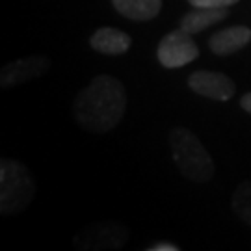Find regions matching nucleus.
I'll use <instances>...</instances> for the list:
<instances>
[{
    "instance_id": "f257e3e1",
    "label": "nucleus",
    "mask_w": 251,
    "mask_h": 251,
    "mask_svg": "<svg viewBox=\"0 0 251 251\" xmlns=\"http://www.w3.org/2000/svg\"><path fill=\"white\" fill-rule=\"evenodd\" d=\"M126 104L125 86L110 75H99L76 95L73 114L82 128L102 134L116 128L125 116Z\"/></svg>"
},
{
    "instance_id": "f03ea898",
    "label": "nucleus",
    "mask_w": 251,
    "mask_h": 251,
    "mask_svg": "<svg viewBox=\"0 0 251 251\" xmlns=\"http://www.w3.org/2000/svg\"><path fill=\"white\" fill-rule=\"evenodd\" d=\"M171 156L180 175L192 182H208L214 177V160L198 136L186 126H175L170 134Z\"/></svg>"
},
{
    "instance_id": "7ed1b4c3",
    "label": "nucleus",
    "mask_w": 251,
    "mask_h": 251,
    "mask_svg": "<svg viewBox=\"0 0 251 251\" xmlns=\"http://www.w3.org/2000/svg\"><path fill=\"white\" fill-rule=\"evenodd\" d=\"M36 182L21 160H0V214L15 216L36 198Z\"/></svg>"
},
{
    "instance_id": "20e7f679",
    "label": "nucleus",
    "mask_w": 251,
    "mask_h": 251,
    "mask_svg": "<svg viewBox=\"0 0 251 251\" xmlns=\"http://www.w3.org/2000/svg\"><path fill=\"white\" fill-rule=\"evenodd\" d=\"M128 229L119 222L104 220L88 225L73 238V246L82 251H106L119 250L126 246Z\"/></svg>"
},
{
    "instance_id": "39448f33",
    "label": "nucleus",
    "mask_w": 251,
    "mask_h": 251,
    "mask_svg": "<svg viewBox=\"0 0 251 251\" xmlns=\"http://www.w3.org/2000/svg\"><path fill=\"white\" fill-rule=\"evenodd\" d=\"M156 58L166 69H179L199 58V47L184 30H171L160 39Z\"/></svg>"
},
{
    "instance_id": "423d86ee",
    "label": "nucleus",
    "mask_w": 251,
    "mask_h": 251,
    "mask_svg": "<svg viewBox=\"0 0 251 251\" xmlns=\"http://www.w3.org/2000/svg\"><path fill=\"white\" fill-rule=\"evenodd\" d=\"M50 69V60L43 54H32L26 58H19L6 63L0 71V86L4 90L15 88L19 84H26L43 76Z\"/></svg>"
},
{
    "instance_id": "0eeeda50",
    "label": "nucleus",
    "mask_w": 251,
    "mask_h": 251,
    "mask_svg": "<svg viewBox=\"0 0 251 251\" xmlns=\"http://www.w3.org/2000/svg\"><path fill=\"white\" fill-rule=\"evenodd\" d=\"M188 88L205 99L229 100L236 93V86L225 73L218 71H194L188 76Z\"/></svg>"
},
{
    "instance_id": "6e6552de",
    "label": "nucleus",
    "mask_w": 251,
    "mask_h": 251,
    "mask_svg": "<svg viewBox=\"0 0 251 251\" xmlns=\"http://www.w3.org/2000/svg\"><path fill=\"white\" fill-rule=\"evenodd\" d=\"M251 43V28L244 25L224 28L220 32H216L208 39V49L216 56H229L238 50H242Z\"/></svg>"
},
{
    "instance_id": "1a4fd4ad",
    "label": "nucleus",
    "mask_w": 251,
    "mask_h": 251,
    "mask_svg": "<svg viewBox=\"0 0 251 251\" xmlns=\"http://www.w3.org/2000/svg\"><path fill=\"white\" fill-rule=\"evenodd\" d=\"M90 45L93 50H97L100 54L119 56V54H125L130 49L132 39L123 30H117V28L112 26H102L99 30H95L90 36Z\"/></svg>"
},
{
    "instance_id": "9d476101",
    "label": "nucleus",
    "mask_w": 251,
    "mask_h": 251,
    "mask_svg": "<svg viewBox=\"0 0 251 251\" xmlns=\"http://www.w3.org/2000/svg\"><path fill=\"white\" fill-rule=\"evenodd\" d=\"M229 15V8H194L180 19L179 28L190 36H196L206 28L222 23Z\"/></svg>"
},
{
    "instance_id": "9b49d317",
    "label": "nucleus",
    "mask_w": 251,
    "mask_h": 251,
    "mask_svg": "<svg viewBox=\"0 0 251 251\" xmlns=\"http://www.w3.org/2000/svg\"><path fill=\"white\" fill-rule=\"evenodd\" d=\"M112 6L125 19L145 23L160 13L162 0H112Z\"/></svg>"
},
{
    "instance_id": "f8f14e48",
    "label": "nucleus",
    "mask_w": 251,
    "mask_h": 251,
    "mask_svg": "<svg viewBox=\"0 0 251 251\" xmlns=\"http://www.w3.org/2000/svg\"><path fill=\"white\" fill-rule=\"evenodd\" d=\"M231 206L234 214L251 227V180H244L236 186L231 199Z\"/></svg>"
},
{
    "instance_id": "ddd939ff",
    "label": "nucleus",
    "mask_w": 251,
    "mask_h": 251,
    "mask_svg": "<svg viewBox=\"0 0 251 251\" xmlns=\"http://www.w3.org/2000/svg\"><path fill=\"white\" fill-rule=\"evenodd\" d=\"M194 8H229L234 6L238 0H188Z\"/></svg>"
},
{
    "instance_id": "4468645a",
    "label": "nucleus",
    "mask_w": 251,
    "mask_h": 251,
    "mask_svg": "<svg viewBox=\"0 0 251 251\" xmlns=\"http://www.w3.org/2000/svg\"><path fill=\"white\" fill-rule=\"evenodd\" d=\"M145 250L147 251H179L180 248L173 242H158V244H152V246H147Z\"/></svg>"
},
{
    "instance_id": "2eb2a0df",
    "label": "nucleus",
    "mask_w": 251,
    "mask_h": 251,
    "mask_svg": "<svg viewBox=\"0 0 251 251\" xmlns=\"http://www.w3.org/2000/svg\"><path fill=\"white\" fill-rule=\"evenodd\" d=\"M240 108L246 110L248 114H251V91L250 93H244L242 99H240Z\"/></svg>"
}]
</instances>
